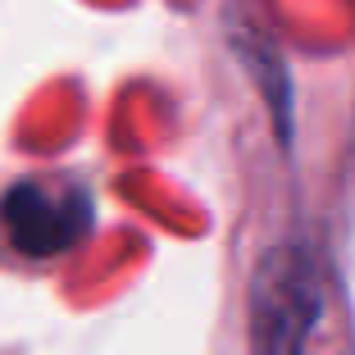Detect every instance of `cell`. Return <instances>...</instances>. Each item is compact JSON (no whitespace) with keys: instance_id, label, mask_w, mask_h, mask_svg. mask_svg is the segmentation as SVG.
Returning a JSON list of instances; mask_svg holds the SVG:
<instances>
[{"instance_id":"obj_2","label":"cell","mask_w":355,"mask_h":355,"mask_svg":"<svg viewBox=\"0 0 355 355\" xmlns=\"http://www.w3.org/2000/svg\"><path fill=\"white\" fill-rule=\"evenodd\" d=\"M87 228H92V200L78 187L23 178L0 196V232L28 260L64 255L87 237Z\"/></svg>"},{"instance_id":"obj_1","label":"cell","mask_w":355,"mask_h":355,"mask_svg":"<svg viewBox=\"0 0 355 355\" xmlns=\"http://www.w3.org/2000/svg\"><path fill=\"white\" fill-rule=\"evenodd\" d=\"M324 314V278L305 246H278L251 278V355H305Z\"/></svg>"}]
</instances>
